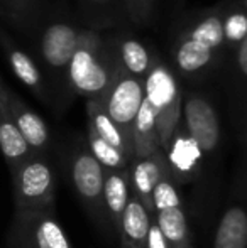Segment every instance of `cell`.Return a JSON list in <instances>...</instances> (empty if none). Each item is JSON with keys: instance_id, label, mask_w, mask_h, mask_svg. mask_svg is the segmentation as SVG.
Masks as SVG:
<instances>
[{"instance_id": "6da1fadb", "label": "cell", "mask_w": 247, "mask_h": 248, "mask_svg": "<svg viewBox=\"0 0 247 248\" xmlns=\"http://www.w3.org/2000/svg\"><path fill=\"white\" fill-rule=\"evenodd\" d=\"M224 3L200 9L183 17L173 34L169 59L178 79L203 85L218 75L225 59Z\"/></svg>"}, {"instance_id": "7a4b0ae2", "label": "cell", "mask_w": 247, "mask_h": 248, "mask_svg": "<svg viewBox=\"0 0 247 248\" xmlns=\"http://www.w3.org/2000/svg\"><path fill=\"white\" fill-rule=\"evenodd\" d=\"M83 26L65 12H43L37 26L29 36L34 49V59L53 92L54 108L68 103V73L73 54L80 43Z\"/></svg>"}, {"instance_id": "3957f363", "label": "cell", "mask_w": 247, "mask_h": 248, "mask_svg": "<svg viewBox=\"0 0 247 248\" xmlns=\"http://www.w3.org/2000/svg\"><path fill=\"white\" fill-rule=\"evenodd\" d=\"M119 69L115 34L83 27L78 47L69 64V93L100 101L109 92Z\"/></svg>"}, {"instance_id": "277c9868", "label": "cell", "mask_w": 247, "mask_h": 248, "mask_svg": "<svg viewBox=\"0 0 247 248\" xmlns=\"http://www.w3.org/2000/svg\"><path fill=\"white\" fill-rule=\"evenodd\" d=\"M144 98L154 111L159 147L165 152L181 125L183 88L173 68L158 52L152 54L151 68L144 78Z\"/></svg>"}, {"instance_id": "5b68a950", "label": "cell", "mask_w": 247, "mask_h": 248, "mask_svg": "<svg viewBox=\"0 0 247 248\" xmlns=\"http://www.w3.org/2000/svg\"><path fill=\"white\" fill-rule=\"evenodd\" d=\"M16 213L54 211L58 179L46 157L33 155L12 170Z\"/></svg>"}, {"instance_id": "8992f818", "label": "cell", "mask_w": 247, "mask_h": 248, "mask_svg": "<svg viewBox=\"0 0 247 248\" xmlns=\"http://www.w3.org/2000/svg\"><path fill=\"white\" fill-rule=\"evenodd\" d=\"M69 176L78 198L86 213L103 230H114L103 201V177L105 169L93 157L88 147H78L69 157ZM115 232V230H114Z\"/></svg>"}, {"instance_id": "52a82bcc", "label": "cell", "mask_w": 247, "mask_h": 248, "mask_svg": "<svg viewBox=\"0 0 247 248\" xmlns=\"http://www.w3.org/2000/svg\"><path fill=\"white\" fill-rule=\"evenodd\" d=\"M9 248H73L54 211L16 213L7 233Z\"/></svg>"}, {"instance_id": "ba28073f", "label": "cell", "mask_w": 247, "mask_h": 248, "mask_svg": "<svg viewBox=\"0 0 247 248\" xmlns=\"http://www.w3.org/2000/svg\"><path fill=\"white\" fill-rule=\"evenodd\" d=\"M181 125L203 154H214L222 140L220 117L210 95L201 90H183Z\"/></svg>"}, {"instance_id": "9c48e42d", "label": "cell", "mask_w": 247, "mask_h": 248, "mask_svg": "<svg viewBox=\"0 0 247 248\" xmlns=\"http://www.w3.org/2000/svg\"><path fill=\"white\" fill-rule=\"evenodd\" d=\"M142 101H144V78L131 75L120 66L109 92L100 100V105L131 142L132 128Z\"/></svg>"}, {"instance_id": "30bf717a", "label": "cell", "mask_w": 247, "mask_h": 248, "mask_svg": "<svg viewBox=\"0 0 247 248\" xmlns=\"http://www.w3.org/2000/svg\"><path fill=\"white\" fill-rule=\"evenodd\" d=\"M0 49H2L3 56H5L7 64H9L12 75L27 90H31L37 100L54 107V98H53V92L49 88V83L44 78V73L41 71L34 56L29 54L27 51H24L12 39V36L3 29L2 24H0Z\"/></svg>"}, {"instance_id": "8fae6325", "label": "cell", "mask_w": 247, "mask_h": 248, "mask_svg": "<svg viewBox=\"0 0 247 248\" xmlns=\"http://www.w3.org/2000/svg\"><path fill=\"white\" fill-rule=\"evenodd\" d=\"M5 98L14 122H16L17 130L20 132L26 144L29 145L33 155L44 157L51 144L49 130H48L46 122L33 108H29V105L20 98L16 92H12L7 85H5Z\"/></svg>"}, {"instance_id": "7c38bea8", "label": "cell", "mask_w": 247, "mask_h": 248, "mask_svg": "<svg viewBox=\"0 0 247 248\" xmlns=\"http://www.w3.org/2000/svg\"><path fill=\"white\" fill-rule=\"evenodd\" d=\"M169 172L166 154L158 150L156 154L144 159H132L129 166V176H131V193L135 194L148 208L151 215H154L152 206V191L156 184Z\"/></svg>"}, {"instance_id": "4fadbf2b", "label": "cell", "mask_w": 247, "mask_h": 248, "mask_svg": "<svg viewBox=\"0 0 247 248\" xmlns=\"http://www.w3.org/2000/svg\"><path fill=\"white\" fill-rule=\"evenodd\" d=\"M166 162H168L169 176L176 177L175 181H191L200 169L203 152L197 142L186 134L185 127L180 125L173 134L168 149L165 150Z\"/></svg>"}, {"instance_id": "5bb4252c", "label": "cell", "mask_w": 247, "mask_h": 248, "mask_svg": "<svg viewBox=\"0 0 247 248\" xmlns=\"http://www.w3.org/2000/svg\"><path fill=\"white\" fill-rule=\"evenodd\" d=\"M218 76L222 78L237 120L239 113H244V110L247 118V37L237 49L225 58Z\"/></svg>"}, {"instance_id": "9a60e30c", "label": "cell", "mask_w": 247, "mask_h": 248, "mask_svg": "<svg viewBox=\"0 0 247 248\" xmlns=\"http://www.w3.org/2000/svg\"><path fill=\"white\" fill-rule=\"evenodd\" d=\"M0 152L9 166L10 172L16 170L24 160L33 157L29 145L17 130L16 122L9 110L5 98V81L0 78Z\"/></svg>"}, {"instance_id": "2e32d148", "label": "cell", "mask_w": 247, "mask_h": 248, "mask_svg": "<svg viewBox=\"0 0 247 248\" xmlns=\"http://www.w3.org/2000/svg\"><path fill=\"white\" fill-rule=\"evenodd\" d=\"M76 3L86 29L109 31L129 20L124 0H76Z\"/></svg>"}, {"instance_id": "e0dca14e", "label": "cell", "mask_w": 247, "mask_h": 248, "mask_svg": "<svg viewBox=\"0 0 247 248\" xmlns=\"http://www.w3.org/2000/svg\"><path fill=\"white\" fill-rule=\"evenodd\" d=\"M103 201L109 219L119 235L122 228L124 213L131 199V176L127 170H105L103 177Z\"/></svg>"}, {"instance_id": "ac0fdd59", "label": "cell", "mask_w": 247, "mask_h": 248, "mask_svg": "<svg viewBox=\"0 0 247 248\" xmlns=\"http://www.w3.org/2000/svg\"><path fill=\"white\" fill-rule=\"evenodd\" d=\"M152 219L154 216L148 211L141 199L131 193L127 209L124 213L122 228L119 232L122 248H146Z\"/></svg>"}, {"instance_id": "d6986e66", "label": "cell", "mask_w": 247, "mask_h": 248, "mask_svg": "<svg viewBox=\"0 0 247 248\" xmlns=\"http://www.w3.org/2000/svg\"><path fill=\"white\" fill-rule=\"evenodd\" d=\"M214 248H247V211L231 204L218 219L214 235Z\"/></svg>"}, {"instance_id": "ffe728a7", "label": "cell", "mask_w": 247, "mask_h": 248, "mask_svg": "<svg viewBox=\"0 0 247 248\" xmlns=\"http://www.w3.org/2000/svg\"><path fill=\"white\" fill-rule=\"evenodd\" d=\"M158 150H161V147L156 130V117L151 105L144 98L132 128V154H134L132 159H144Z\"/></svg>"}, {"instance_id": "44dd1931", "label": "cell", "mask_w": 247, "mask_h": 248, "mask_svg": "<svg viewBox=\"0 0 247 248\" xmlns=\"http://www.w3.org/2000/svg\"><path fill=\"white\" fill-rule=\"evenodd\" d=\"M86 115H88V127H92L105 142H109L112 147L120 150L122 154L132 160V142L122 134L115 122L107 115L100 101L97 100H86Z\"/></svg>"}, {"instance_id": "7402d4cb", "label": "cell", "mask_w": 247, "mask_h": 248, "mask_svg": "<svg viewBox=\"0 0 247 248\" xmlns=\"http://www.w3.org/2000/svg\"><path fill=\"white\" fill-rule=\"evenodd\" d=\"M43 0H0V17L29 37L43 16Z\"/></svg>"}, {"instance_id": "603a6c76", "label": "cell", "mask_w": 247, "mask_h": 248, "mask_svg": "<svg viewBox=\"0 0 247 248\" xmlns=\"http://www.w3.org/2000/svg\"><path fill=\"white\" fill-rule=\"evenodd\" d=\"M115 49L120 66L125 71H129L134 76H139V78H146L149 68H151L154 52L149 51L134 36H129V34L124 32L115 34Z\"/></svg>"}, {"instance_id": "cb8c5ba5", "label": "cell", "mask_w": 247, "mask_h": 248, "mask_svg": "<svg viewBox=\"0 0 247 248\" xmlns=\"http://www.w3.org/2000/svg\"><path fill=\"white\" fill-rule=\"evenodd\" d=\"M168 248H191L190 228L183 208H173L154 215Z\"/></svg>"}, {"instance_id": "d4e9b609", "label": "cell", "mask_w": 247, "mask_h": 248, "mask_svg": "<svg viewBox=\"0 0 247 248\" xmlns=\"http://www.w3.org/2000/svg\"><path fill=\"white\" fill-rule=\"evenodd\" d=\"M222 3H224L222 29H224V47L227 58L247 37V14L235 3V0H222Z\"/></svg>"}, {"instance_id": "484cf974", "label": "cell", "mask_w": 247, "mask_h": 248, "mask_svg": "<svg viewBox=\"0 0 247 248\" xmlns=\"http://www.w3.org/2000/svg\"><path fill=\"white\" fill-rule=\"evenodd\" d=\"M88 149L105 170H127L131 159L105 142L92 127H88Z\"/></svg>"}, {"instance_id": "4316f807", "label": "cell", "mask_w": 247, "mask_h": 248, "mask_svg": "<svg viewBox=\"0 0 247 248\" xmlns=\"http://www.w3.org/2000/svg\"><path fill=\"white\" fill-rule=\"evenodd\" d=\"M152 206H154V215L159 211L181 206V198L175 186V179H171L169 172L156 184L154 191H152Z\"/></svg>"}, {"instance_id": "83f0119b", "label": "cell", "mask_w": 247, "mask_h": 248, "mask_svg": "<svg viewBox=\"0 0 247 248\" xmlns=\"http://www.w3.org/2000/svg\"><path fill=\"white\" fill-rule=\"evenodd\" d=\"M127 9L129 22L135 26H151L156 16L158 0H124Z\"/></svg>"}, {"instance_id": "f1b7e54d", "label": "cell", "mask_w": 247, "mask_h": 248, "mask_svg": "<svg viewBox=\"0 0 247 248\" xmlns=\"http://www.w3.org/2000/svg\"><path fill=\"white\" fill-rule=\"evenodd\" d=\"M146 248H168L165 236H163L161 230H159L158 223H156V218L152 219L151 228H149V235H148V243H146Z\"/></svg>"}, {"instance_id": "f546056e", "label": "cell", "mask_w": 247, "mask_h": 248, "mask_svg": "<svg viewBox=\"0 0 247 248\" xmlns=\"http://www.w3.org/2000/svg\"><path fill=\"white\" fill-rule=\"evenodd\" d=\"M235 3H237V5L247 14V0H235Z\"/></svg>"}, {"instance_id": "4dcf8cb0", "label": "cell", "mask_w": 247, "mask_h": 248, "mask_svg": "<svg viewBox=\"0 0 247 248\" xmlns=\"http://www.w3.org/2000/svg\"><path fill=\"white\" fill-rule=\"evenodd\" d=\"M183 3V0H176V5H181Z\"/></svg>"}]
</instances>
